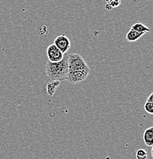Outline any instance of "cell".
Here are the masks:
<instances>
[{"label":"cell","mask_w":153,"mask_h":159,"mask_svg":"<svg viewBox=\"0 0 153 159\" xmlns=\"http://www.w3.org/2000/svg\"><path fill=\"white\" fill-rule=\"evenodd\" d=\"M60 83L61 81L60 80H51L46 84V91L49 97H53L54 95V93H56V89L60 86Z\"/></svg>","instance_id":"52a82bcc"},{"label":"cell","mask_w":153,"mask_h":159,"mask_svg":"<svg viewBox=\"0 0 153 159\" xmlns=\"http://www.w3.org/2000/svg\"><path fill=\"white\" fill-rule=\"evenodd\" d=\"M69 72H76L90 70L85 60L79 54H69L68 57Z\"/></svg>","instance_id":"7a4b0ae2"},{"label":"cell","mask_w":153,"mask_h":159,"mask_svg":"<svg viewBox=\"0 0 153 159\" xmlns=\"http://www.w3.org/2000/svg\"><path fill=\"white\" fill-rule=\"evenodd\" d=\"M105 9H106V10H108V11H109V10H111V9H112V8H111V6H109V5L107 4L106 5V7H105Z\"/></svg>","instance_id":"5bb4252c"},{"label":"cell","mask_w":153,"mask_h":159,"mask_svg":"<svg viewBox=\"0 0 153 159\" xmlns=\"http://www.w3.org/2000/svg\"><path fill=\"white\" fill-rule=\"evenodd\" d=\"M91 70H87L82 71H76V72H69L68 77H67L66 80L70 84H78L82 83L85 80H86Z\"/></svg>","instance_id":"3957f363"},{"label":"cell","mask_w":153,"mask_h":159,"mask_svg":"<svg viewBox=\"0 0 153 159\" xmlns=\"http://www.w3.org/2000/svg\"><path fill=\"white\" fill-rule=\"evenodd\" d=\"M133 30V31H136L137 32L139 33H146V32H150V29L148 27H146L144 24L140 22H137V23H135L132 25L131 29Z\"/></svg>","instance_id":"9c48e42d"},{"label":"cell","mask_w":153,"mask_h":159,"mask_svg":"<svg viewBox=\"0 0 153 159\" xmlns=\"http://www.w3.org/2000/svg\"><path fill=\"white\" fill-rule=\"evenodd\" d=\"M47 55L48 61L51 63H57L63 58L64 54H62L54 44H50L47 48Z\"/></svg>","instance_id":"277c9868"},{"label":"cell","mask_w":153,"mask_h":159,"mask_svg":"<svg viewBox=\"0 0 153 159\" xmlns=\"http://www.w3.org/2000/svg\"><path fill=\"white\" fill-rule=\"evenodd\" d=\"M147 102H153V93H151L149 98L147 99Z\"/></svg>","instance_id":"4fadbf2b"},{"label":"cell","mask_w":153,"mask_h":159,"mask_svg":"<svg viewBox=\"0 0 153 159\" xmlns=\"http://www.w3.org/2000/svg\"><path fill=\"white\" fill-rule=\"evenodd\" d=\"M144 33H139L130 29L128 31L127 34H126V41H129V42H134V41H136L137 40H139L142 36L144 35Z\"/></svg>","instance_id":"ba28073f"},{"label":"cell","mask_w":153,"mask_h":159,"mask_svg":"<svg viewBox=\"0 0 153 159\" xmlns=\"http://www.w3.org/2000/svg\"><path fill=\"white\" fill-rule=\"evenodd\" d=\"M143 141L148 147L153 146V127L146 129L143 134Z\"/></svg>","instance_id":"8992f818"},{"label":"cell","mask_w":153,"mask_h":159,"mask_svg":"<svg viewBox=\"0 0 153 159\" xmlns=\"http://www.w3.org/2000/svg\"><path fill=\"white\" fill-rule=\"evenodd\" d=\"M144 108L146 112L149 114H153V102H147L145 103Z\"/></svg>","instance_id":"8fae6325"},{"label":"cell","mask_w":153,"mask_h":159,"mask_svg":"<svg viewBox=\"0 0 153 159\" xmlns=\"http://www.w3.org/2000/svg\"><path fill=\"white\" fill-rule=\"evenodd\" d=\"M68 54H64L63 58L57 63L47 61L46 64V75L51 80H66L68 77Z\"/></svg>","instance_id":"6da1fadb"},{"label":"cell","mask_w":153,"mask_h":159,"mask_svg":"<svg viewBox=\"0 0 153 159\" xmlns=\"http://www.w3.org/2000/svg\"><path fill=\"white\" fill-rule=\"evenodd\" d=\"M136 159H148V153L145 149H139L136 153Z\"/></svg>","instance_id":"30bf717a"},{"label":"cell","mask_w":153,"mask_h":159,"mask_svg":"<svg viewBox=\"0 0 153 159\" xmlns=\"http://www.w3.org/2000/svg\"><path fill=\"white\" fill-rule=\"evenodd\" d=\"M105 2L111 8H116L118 7V6L121 4V0H105Z\"/></svg>","instance_id":"7c38bea8"},{"label":"cell","mask_w":153,"mask_h":159,"mask_svg":"<svg viewBox=\"0 0 153 159\" xmlns=\"http://www.w3.org/2000/svg\"><path fill=\"white\" fill-rule=\"evenodd\" d=\"M53 44H55L57 48L61 51L62 54H66V52L71 47L70 40L65 34L58 36L57 39L54 40Z\"/></svg>","instance_id":"5b68a950"}]
</instances>
